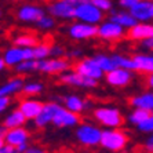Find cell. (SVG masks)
Masks as SVG:
<instances>
[{
    "label": "cell",
    "mask_w": 153,
    "mask_h": 153,
    "mask_svg": "<svg viewBox=\"0 0 153 153\" xmlns=\"http://www.w3.org/2000/svg\"><path fill=\"white\" fill-rule=\"evenodd\" d=\"M131 105L135 109H142L146 112H152L153 111V94L152 91L148 93L139 94V95L134 97L131 100Z\"/></svg>",
    "instance_id": "cell-21"
},
{
    "label": "cell",
    "mask_w": 153,
    "mask_h": 153,
    "mask_svg": "<svg viewBox=\"0 0 153 153\" xmlns=\"http://www.w3.org/2000/svg\"><path fill=\"white\" fill-rule=\"evenodd\" d=\"M128 13L137 19V22H150L153 18V4L149 0H138Z\"/></svg>",
    "instance_id": "cell-11"
},
{
    "label": "cell",
    "mask_w": 153,
    "mask_h": 153,
    "mask_svg": "<svg viewBox=\"0 0 153 153\" xmlns=\"http://www.w3.org/2000/svg\"><path fill=\"white\" fill-rule=\"evenodd\" d=\"M51 123L57 127H75L79 124V114L68 111L66 108L58 106V109L53 116Z\"/></svg>",
    "instance_id": "cell-12"
},
{
    "label": "cell",
    "mask_w": 153,
    "mask_h": 153,
    "mask_svg": "<svg viewBox=\"0 0 153 153\" xmlns=\"http://www.w3.org/2000/svg\"><path fill=\"white\" fill-rule=\"evenodd\" d=\"M50 57V44L47 43H37L32 47V58L33 59H44Z\"/></svg>",
    "instance_id": "cell-27"
},
{
    "label": "cell",
    "mask_w": 153,
    "mask_h": 153,
    "mask_svg": "<svg viewBox=\"0 0 153 153\" xmlns=\"http://www.w3.org/2000/svg\"><path fill=\"white\" fill-rule=\"evenodd\" d=\"M128 37L131 40H141L146 37H153V26L149 22H137L135 25L128 28Z\"/></svg>",
    "instance_id": "cell-16"
},
{
    "label": "cell",
    "mask_w": 153,
    "mask_h": 153,
    "mask_svg": "<svg viewBox=\"0 0 153 153\" xmlns=\"http://www.w3.org/2000/svg\"><path fill=\"white\" fill-rule=\"evenodd\" d=\"M18 73H30L37 71V59H24L14 66Z\"/></svg>",
    "instance_id": "cell-29"
},
{
    "label": "cell",
    "mask_w": 153,
    "mask_h": 153,
    "mask_svg": "<svg viewBox=\"0 0 153 153\" xmlns=\"http://www.w3.org/2000/svg\"><path fill=\"white\" fill-rule=\"evenodd\" d=\"M0 15H1V11H0Z\"/></svg>",
    "instance_id": "cell-49"
},
{
    "label": "cell",
    "mask_w": 153,
    "mask_h": 153,
    "mask_svg": "<svg viewBox=\"0 0 153 153\" xmlns=\"http://www.w3.org/2000/svg\"><path fill=\"white\" fill-rule=\"evenodd\" d=\"M64 103H65V108H66L68 111L73 112V113L80 114L82 112H84V100H82L79 95L65 97Z\"/></svg>",
    "instance_id": "cell-24"
},
{
    "label": "cell",
    "mask_w": 153,
    "mask_h": 153,
    "mask_svg": "<svg viewBox=\"0 0 153 153\" xmlns=\"http://www.w3.org/2000/svg\"><path fill=\"white\" fill-rule=\"evenodd\" d=\"M82 50H72L71 53H68V57L71 58H79V57H82Z\"/></svg>",
    "instance_id": "cell-43"
},
{
    "label": "cell",
    "mask_w": 153,
    "mask_h": 153,
    "mask_svg": "<svg viewBox=\"0 0 153 153\" xmlns=\"http://www.w3.org/2000/svg\"><path fill=\"white\" fill-rule=\"evenodd\" d=\"M141 46L143 50H152L153 48V37H146V39L141 40Z\"/></svg>",
    "instance_id": "cell-37"
},
{
    "label": "cell",
    "mask_w": 153,
    "mask_h": 153,
    "mask_svg": "<svg viewBox=\"0 0 153 153\" xmlns=\"http://www.w3.org/2000/svg\"><path fill=\"white\" fill-rule=\"evenodd\" d=\"M24 59H33L32 47H11L3 55V61L6 66H11V68H14L15 65Z\"/></svg>",
    "instance_id": "cell-6"
},
{
    "label": "cell",
    "mask_w": 153,
    "mask_h": 153,
    "mask_svg": "<svg viewBox=\"0 0 153 153\" xmlns=\"http://www.w3.org/2000/svg\"><path fill=\"white\" fill-rule=\"evenodd\" d=\"M6 68V64H4V61H3V58H0V72L3 71V69Z\"/></svg>",
    "instance_id": "cell-46"
},
{
    "label": "cell",
    "mask_w": 153,
    "mask_h": 153,
    "mask_svg": "<svg viewBox=\"0 0 153 153\" xmlns=\"http://www.w3.org/2000/svg\"><path fill=\"white\" fill-rule=\"evenodd\" d=\"M24 85V80L19 77L17 79H11L10 82L4 83L3 85H0V97H10L14 94L19 93L22 90Z\"/></svg>",
    "instance_id": "cell-23"
},
{
    "label": "cell",
    "mask_w": 153,
    "mask_h": 153,
    "mask_svg": "<svg viewBox=\"0 0 153 153\" xmlns=\"http://www.w3.org/2000/svg\"><path fill=\"white\" fill-rule=\"evenodd\" d=\"M82 1H88V0H82Z\"/></svg>",
    "instance_id": "cell-48"
},
{
    "label": "cell",
    "mask_w": 153,
    "mask_h": 153,
    "mask_svg": "<svg viewBox=\"0 0 153 153\" xmlns=\"http://www.w3.org/2000/svg\"><path fill=\"white\" fill-rule=\"evenodd\" d=\"M94 117L106 128H119L123 124V116L116 108L103 106L94 111Z\"/></svg>",
    "instance_id": "cell-3"
},
{
    "label": "cell",
    "mask_w": 153,
    "mask_h": 153,
    "mask_svg": "<svg viewBox=\"0 0 153 153\" xmlns=\"http://www.w3.org/2000/svg\"><path fill=\"white\" fill-rule=\"evenodd\" d=\"M24 153H47V152L44 149H42V148H37V146H28Z\"/></svg>",
    "instance_id": "cell-41"
},
{
    "label": "cell",
    "mask_w": 153,
    "mask_h": 153,
    "mask_svg": "<svg viewBox=\"0 0 153 153\" xmlns=\"http://www.w3.org/2000/svg\"><path fill=\"white\" fill-rule=\"evenodd\" d=\"M71 65L64 58H44V59H37V71L43 73H62L68 71Z\"/></svg>",
    "instance_id": "cell-7"
},
{
    "label": "cell",
    "mask_w": 153,
    "mask_h": 153,
    "mask_svg": "<svg viewBox=\"0 0 153 153\" xmlns=\"http://www.w3.org/2000/svg\"><path fill=\"white\" fill-rule=\"evenodd\" d=\"M26 148H28V143H21V145L15 146V150H17V153H24L26 150Z\"/></svg>",
    "instance_id": "cell-44"
},
{
    "label": "cell",
    "mask_w": 153,
    "mask_h": 153,
    "mask_svg": "<svg viewBox=\"0 0 153 153\" xmlns=\"http://www.w3.org/2000/svg\"><path fill=\"white\" fill-rule=\"evenodd\" d=\"M73 18H76L80 22L97 25V24L102 22L103 11H101L100 8H97L90 0L88 1H80L75 7V15H73Z\"/></svg>",
    "instance_id": "cell-2"
},
{
    "label": "cell",
    "mask_w": 153,
    "mask_h": 153,
    "mask_svg": "<svg viewBox=\"0 0 153 153\" xmlns=\"http://www.w3.org/2000/svg\"><path fill=\"white\" fill-rule=\"evenodd\" d=\"M101 132L102 130L90 123H84L80 124L76 130V138L82 145L87 146V148H93V146L100 145L101 139Z\"/></svg>",
    "instance_id": "cell-4"
},
{
    "label": "cell",
    "mask_w": 153,
    "mask_h": 153,
    "mask_svg": "<svg viewBox=\"0 0 153 153\" xmlns=\"http://www.w3.org/2000/svg\"><path fill=\"white\" fill-rule=\"evenodd\" d=\"M0 153H17V150H15L14 146H11L4 142V145L0 148Z\"/></svg>",
    "instance_id": "cell-39"
},
{
    "label": "cell",
    "mask_w": 153,
    "mask_h": 153,
    "mask_svg": "<svg viewBox=\"0 0 153 153\" xmlns=\"http://www.w3.org/2000/svg\"><path fill=\"white\" fill-rule=\"evenodd\" d=\"M128 138L124 131L119 128H106L101 132L100 145L111 152H120L127 146Z\"/></svg>",
    "instance_id": "cell-1"
},
{
    "label": "cell",
    "mask_w": 153,
    "mask_h": 153,
    "mask_svg": "<svg viewBox=\"0 0 153 153\" xmlns=\"http://www.w3.org/2000/svg\"><path fill=\"white\" fill-rule=\"evenodd\" d=\"M93 59L95 61V64L100 66L101 71H102L103 73H106V72L112 71L113 68H116L113 64V61H112L111 55H106V54H97V55L93 57Z\"/></svg>",
    "instance_id": "cell-26"
},
{
    "label": "cell",
    "mask_w": 153,
    "mask_h": 153,
    "mask_svg": "<svg viewBox=\"0 0 153 153\" xmlns=\"http://www.w3.org/2000/svg\"><path fill=\"white\" fill-rule=\"evenodd\" d=\"M25 116L21 113V112L18 111H14V112H11L10 114H8L7 117L4 119V128H14V127H21V126L25 124Z\"/></svg>",
    "instance_id": "cell-25"
},
{
    "label": "cell",
    "mask_w": 153,
    "mask_h": 153,
    "mask_svg": "<svg viewBox=\"0 0 153 153\" xmlns=\"http://www.w3.org/2000/svg\"><path fill=\"white\" fill-rule=\"evenodd\" d=\"M132 71L124 68H113L112 71L106 72V82L113 87H126L132 80Z\"/></svg>",
    "instance_id": "cell-13"
},
{
    "label": "cell",
    "mask_w": 153,
    "mask_h": 153,
    "mask_svg": "<svg viewBox=\"0 0 153 153\" xmlns=\"http://www.w3.org/2000/svg\"><path fill=\"white\" fill-rule=\"evenodd\" d=\"M65 55V50L61 46H50V57L62 58Z\"/></svg>",
    "instance_id": "cell-36"
},
{
    "label": "cell",
    "mask_w": 153,
    "mask_h": 153,
    "mask_svg": "<svg viewBox=\"0 0 153 153\" xmlns=\"http://www.w3.org/2000/svg\"><path fill=\"white\" fill-rule=\"evenodd\" d=\"M148 116H150V112L142 111V109H135V108H134V111L128 116V121H130L132 126H138L139 123L142 120H145Z\"/></svg>",
    "instance_id": "cell-31"
},
{
    "label": "cell",
    "mask_w": 153,
    "mask_h": 153,
    "mask_svg": "<svg viewBox=\"0 0 153 153\" xmlns=\"http://www.w3.org/2000/svg\"><path fill=\"white\" fill-rule=\"evenodd\" d=\"M42 108H43V103L40 101L32 100V98H26V100L21 101L18 111L25 116L26 120H33L39 114V112L42 111Z\"/></svg>",
    "instance_id": "cell-17"
},
{
    "label": "cell",
    "mask_w": 153,
    "mask_h": 153,
    "mask_svg": "<svg viewBox=\"0 0 153 153\" xmlns=\"http://www.w3.org/2000/svg\"><path fill=\"white\" fill-rule=\"evenodd\" d=\"M14 44L18 47H33L37 44V37H35L33 35H29V33L19 35L14 39Z\"/></svg>",
    "instance_id": "cell-30"
},
{
    "label": "cell",
    "mask_w": 153,
    "mask_h": 153,
    "mask_svg": "<svg viewBox=\"0 0 153 153\" xmlns=\"http://www.w3.org/2000/svg\"><path fill=\"white\" fill-rule=\"evenodd\" d=\"M137 1H138V0H120L119 3H120V6L123 8H128V10H130V8H131Z\"/></svg>",
    "instance_id": "cell-40"
},
{
    "label": "cell",
    "mask_w": 153,
    "mask_h": 153,
    "mask_svg": "<svg viewBox=\"0 0 153 153\" xmlns=\"http://www.w3.org/2000/svg\"><path fill=\"white\" fill-rule=\"evenodd\" d=\"M145 149L148 150L149 153H152V150H153V137L152 135H149L148 138H146V141H145Z\"/></svg>",
    "instance_id": "cell-42"
},
{
    "label": "cell",
    "mask_w": 153,
    "mask_h": 153,
    "mask_svg": "<svg viewBox=\"0 0 153 153\" xmlns=\"http://www.w3.org/2000/svg\"><path fill=\"white\" fill-rule=\"evenodd\" d=\"M132 65H134V71L139 73H152L153 72V57L152 54H137L131 58Z\"/></svg>",
    "instance_id": "cell-19"
},
{
    "label": "cell",
    "mask_w": 153,
    "mask_h": 153,
    "mask_svg": "<svg viewBox=\"0 0 153 153\" xmlns=\"http://www.w3.org/2000/svg\"><path fill=\"white\" fill-rule=\"evenodd\" d=\"M109 21L123 26L124 29L131 28L132 25L137 24V19L132 17L128 11H113V14L111 15V19H109Z\"/></svg>",
    "instance_id": "cell-22"
},
{
    "label": "cell",
    "mask_w": 153,
    "mask_h": 153,
    "mask_svg": "<svg viewBox=\"0 0 153 153\" xmlns=\"http://www.w3.org/2000/svg\"><path fill=\"white\" fill-rule=\"evenodd\" d=\"M43 84L39 82H30V83H24V85H22V93L26 94V95H36V94H39L43 91Z\"/></svg>",
    "instance_id": "cell-32"
},
{
    "label": "cell",
    "mask_w": 153,
    "mask_h": 153,
    "mask_svg": "<svg viewBox=\"0 0 153 153\" xmlns=\"http://www.w3.org/2000/svg\"><path fill=\"white\" fill-rule=\"evenodd\" d=\"M59 80L64 83V84L75 85V87H84V88H93V87L97 85V80L85 77V76L77 73L76 71L69 72V69L61 73Z\"/></svg>",
    "instance_id": "cell-9"
},
{
    "label": "cell",
    "mask_w": 153,
    "mask_h": 153,
    "mask_svg": "<svg viewBox=\"0 0 153 153\" xmlns=\"http://www.w3.org/2000/svg\"><path fill=\"white\" fill-rule=\"evenodd\" d=\"M149 1H152V0H149Z\"/></svg>",
    "instance_id": "cell-50"
},
{
    "label": "cell",
    "mask_w": 153,
    "mask_h": 153,
    "mask_svg": "<svg viewBox=\"0 0 153 153\" xmlns=\"http://www.w3.org/2000/svg\"><path fill=\"white\" fill-rule=\"evenodd\" d=\"M75 71L77 73H80V75L85 76V77L94 79L97 82L100 79H102L103 76V72L101 71V68L95 64V61L93 58H84V59L79 61L75 66Z\"/></svg>",
    "instance_id": "cell-10"
},
{
    "label": "cell",
    "mask_w": 153,
    "mask_h": 153,
    "mask_svg": "<svg viewBox=\"0 0 153 153\" xmlns=\"http://www.w3.org/2000/svg\"><path fill=\"white\" fill-rule=\"evenodd\" d=\"M57 102H48L46 105H43L42 111L39 112V114L36 116L33 120H35V124L37 127H47V124H50L51 120H53V116L55 113V111L58 109Z\"/></svg>",
    "instance_id": "cell-18"
},
{
    "label": "cell",
    "mask_w": 153,
    "mask_h": 153,
    "mask_svg": "<svg viewBox=\"0 0 153 153\" xmlns=\"http://www.w3.org/2000/svg\"><path fill=\"white\" fill-rule=\"evenodd\" d=\"M137 128H138L141 132H145V134H152V131H153V117H152V114H150V116H148L145 120L141 121V123L137 126Z\"/></svg>",
    "instance_id": "cell-34"
},
{
    "label": "cell",
    "mask_w": 153,
    "mask_h": 153,
    "mask_svg": "<svg viewBox=\"0 0 153 153\" xmlns=\"http://www.w3.org/2000/svg\"><path fill=\"white\" fill-rule=\"evenodd\" d=\"M69 36L76 40H85L97 36V25L85 24V22H76L69 28Z\"/></svg>",
    "instance_id": "cell-14"
},
{
    "label": "cell",
    "mask_w": 153,
    "mask_h": 153,
    "mask_svg": "<svg viewBox=\"0 0 153 153\" xmlns=\"http://www.w3.org/2000/svg\"><path fill=\"white\" fill-rule=\"evenodd\" d=\"M82 0H58L50 4L48 13L51 17L62 18V19H72L75 15V7Z\"/></svg>",
    "instance_id": "cell-5"
},
{
    "label": "cell",
    "mask_w": 153,
    "mask_h": 153,
    "mask_svg": "<svg viewBox=\"0 0 153 153\" xmlns=\"http://www.w3.org/2000/svg\"><path fill=\"white\" fill-rule=\"evenodd\" d=\"M28 138H29V132L26 131L25 128L22 127H14V128H7L6 132H4V142L8 143L11 146H18L21 143H25L28 142Z\"/></svg>",
    "instance_id": "cell-15"
},
{
    "label": "cell",
    "mask_w": 153,
    "mask_h": 153,
    "mask_svg": "<svg viewBox=\"0 0 153 153\" xmlns=\"http://www.w3.org/2000/svg\"><path fill=\"white\" fill-rule=\"evenodd\" d=\"M126 32L124 28L117 24H114L112 21L102 22L100 26H97V36H100L103 40H109V42H114L121 37H124Z\"/></svg>",
    "instance_id": "cell-8"
},
{
    "label": "cell",
    "mask_w": 153,
    "mask_h": 153,
    "mask_svg": "<svg viewBox=\"0 0 153 153\" xmlns=\"http://www.w3.org/2000/svg\"><path fill=\"white\" fill-rule=\"evenodd\" d=\"M36 26L40 29H51L54 28V25H55V22H54V18L51 17V15H46V14H43L42 17L37 19V21L35 22Z\"/></svg>",
    "instance_id": "cell-33"
},
{
    "label": "cell",
    "mask_w": 153,
    "mask_h": 153,
    "mask_svg": "<svg viewBox=\"0 0 153 153\" xmlns=\"http://www.w3.org/2000/svg\"><path fill=\"white\" fill-rule=\"evenodd\" d=\"M43 14H44V11L33 4H25L18 10V18L22 22H36Z\"/></svg>",
    "instance_id": "cell-20"
},
{
    "label": "cell",
    "mask_w": 153,
    "mask_h": 153,
    "mask_svg": "<svg viewBox=\"0 0 153 153\" xmlns=\"http://www.w3.org/2000/svg\"><path fill=\"white\" fill-rule=\"evenodd\" d=\"M3 145H4V139H3V138H0V148H1Z\"/></svg>",
    "instance_id": "cell-47"
},
{
    "label": "cell",
    "mask_w": 153,
    "mask_h": 153,
    "mask_svg": "<svg viewBox=\"0 0 153 153\" xmlns=\"http://www.w3.org/2000/svg\"><path fill=\"white\" fill-rule=\"evenodd\" d=\"M10 105V98L8 97H0V113H3Z\"/></svg>",
    "instance_id": "cell-38"
},
{
    "label": "cell",
    "mask_w": 153,
    "mask_h": 153,
    "mask_svg": "<svg viewBox=\"0 0 153 153\" xmlns=\"http://www.w3.org/2000/svg\"><path fill=\"white\" fill-rule=\"evenodd\" d=\"M111 57H112V61H113L114 66H117V68H124V69H128V71H134V65H132L131 57L121 55V54H113Z\"/></svg>",
    "instance_id": "cell-28"
},
{
    "label": "cell",
    "mask_w": 153,
    "mask_h": 153,
    "mask_svg": "<svg viewBox=\"0 0 153 153\" xmlns=\"http://www.w3.org/2000/svg\"><path fill=\"white\" fill-rule=\"evenodd\" d=\"M90 1H91L97 8H100L101 11H109L112 8L111 0H90Z\"/></svg>",
    "instance_id": "cell-35"
},
{
    "label": "cell",
    "mask_w": 153,
    "mask_h": 153,
    "mask_svg": "<svg viewBox=\"0 0 153 153\" xmlns=\"http://www.w3.org/2000/svg\"><path fill=\"white\" fill-rule=\"evenodd\" d=\"M148 85H149V88H152L153 87V76H152V73H149V76H148Z\"/></svg>",
    "instance_id": "cell-45"
}]
</instances>
